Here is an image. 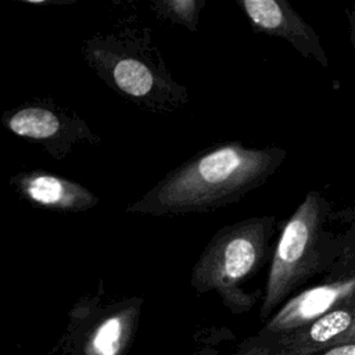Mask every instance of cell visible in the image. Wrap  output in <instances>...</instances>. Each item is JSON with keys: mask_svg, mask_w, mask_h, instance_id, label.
Listing matches in <instances>:
<instances>
[{"mask_svg": "<svg viewBox=\"0 0 355 355\" xmlns=\"http://www.w3.org/2000/svg\"><path fill=\"white\" fill-rule=\"evenodd\" d=\"M143 300H107L98 293L82 297L69 312L64 349L69 355H126L139 327Z\"/></svg>", "mask_w": 355, "mask_h": 355, "instance_id": "5", "label": "cell"}, {"mask_svg": "<svg viewBox=\"0 0 355 355\" xmlns=\"http://www.w3.org/2000/svg\"><path fill=\"white\" fill-rule=\"evenodd\" d=\"M251 26L257 32L287 40L304 57L315 58L322 67L329 60L315 29L286 0H239Z\"/></svg>", "mask_w": 355, "mask_h": 355, "instance_id": "8", "label": "cell"}, {"mask_svg": "<svg viewBox=\"0 0 355 355\" xmlns=\"http://www.w3.org/2000/svg\"><path fill=\"white\" fill-rule=\"evenodd\" d=\"M315 355H355V341L331 347V348H329L323 352L315 354Z\"/></svg>", "mask_w": 355, "mask_h": 355, "instance_id": "13", "label": "cell"}, {"mask_svg": "<svg viewBox=\"0 0 355 355\" xmlns=\"http://www.w3.org/2000/svg\"><path fill=\"white\" fill-rule=\"evenodd\" d=\"M205 0H157L151 3L153 11L173 24L184 25L190 32L197 31L198 17Z\"/></svg>", "mask_w": 355, "mask_h": 355, "instance_id": "11", "label": "cell"}, {"mask_svg": "<svg viewBox=\"0 0 355 355\" xmlns=\"http://www.w3.org/2000/svg\"><path fill=\"white\" fill-rule=\"evenodd\" d=\"M352 341H355V322H354V324H352L351 330L344 336V338L341 340V343H340V344H344V343H352ZM340 344H338V345H340Z\"/></svg>", "mask_w": 355, "mask_h": 355, "instance_id": "15", "label": "cell"}, {"mask_svg": "<svg viewBox=\"0 0 355 355\" xmlns=\"http://www.w3.org/2000/svg\"><path fill=\"white\" fill-rule=\"evenodd\" d=\"M10 184L26 202L54 212H82L98 202L87 187L43 169L19 172L10 179Z\"/></svg>", "mask_w": 355, "mask_h": 355, "instance_id": "9", "label": "cell"}, {"mask_svg": "<svg viewBox=\"0 0 355 355\" xmlns=\"http://www.w3.org/2000/svg\"><path fill=\"white\" fill-rule=\"evenodd\" d=\"M286 157V150L277 146L252 148L239 141L215 144L172 169L126 211L175 216L218 209L262 186Z\"/></svg>", "mask_w": 355, "mask_h": 355, "instance_id": "1", "label": "cell"}, {"mask_svg": "<svg viewBox=\"0 0 355 355\" xmlns=\"http://www.w3.org/2000/svg\"><path fill=\"white\" fill-rule=\"evenodd\" d=\"M355 322V297L277 338L279 355H315L341 343Z\"/></svg>", "mask_w": 355, "mask_h": 355, "instance_id": "10", "label": "cell"}, {"mask_svg": "<svg viewBox=\"0 0 355 355\" xmlns=\"http://www.w3.org/2000/svg\"><path fill=\"white\" fill-rule=\"evenodd\" d=\"M82 54L114 92L151 112L171 114L189 100L186 87L168 71L147 26L119 21L86 39Z\"/></svg>", "mask_w": 355, "mask_h": 355, "instance_id": "2", "label": "cell"}, {"mask_svg": "<svg viewBox=\"0 0 355 355\" xmlns=\"http://www.w3.org/2000/svg\"><path fill=\"white\" fill-rule=\"evenodd\" d=\"M329 202L316 190L308 191L286 222L277 240L263 290L259 319L265 323L315 273L322 270L319 250Z\"/></svg>", "mask_w": 355, "mask_h": 355, "instance_id": "4", "label": "cell"}, {"mask_svg": "<svg viewBox=\"0 0 355 355\" xmlns=\"http://www.w3.org/2000/svg\"><path fill=\"white\" fill-rule=\"evenodd\" d=\"M276 218L254 216L219 229L193 266L191 287L202 294L216 291L234 315L248 312L261 291L245 293L243 284L252 279L272 255L270 239Z\"/></svg>", "mask_w": 355, "mask_h": 355, "instance_id": "3", "label": "cell"}, {"mask_svg": "<svg viewBox=\"0 0 355 355\" xmlns=\"http://www.w3.org/2000/svg\"><path fill=\"white\" fill-rule=\"evenodd\" d=\"M355 297V270L302 290L288 298L261 327L258 334L277 338L324 315Z\"/></svg>", "mask_w": 355, "mask_h": 355, "instance_id": "7", "label": "cell"}, {"mask_svg": "<svg viewBox=\"0 0 355 355\" xmlns=\"http://www.w3.org/2000/svg\"><path fill=\"white\" fill-rule=\"evenodd\" d=\"M1 123L15 136L40 144L57 159L69 155L76 144L98 141L82 118L51 100L25 101L6 111Z\"/></svg>", "mask_w": 355, "mask_h": 355, "instance_id": "6", "label": "cell"}, {"mask_svg": "<svg viewBox=\"0 0 355 355\" xmlns=\"http://www.w3.org/2000/svg\"><path fill=\"white\" fill-rule=\"evenodd\" d=\"M347 15H348V21H349V32H351V43L355 51V1L352 3L351 8L347 10Z\"/></svg>", "mask_w": 355, "mask_h": 355, "instance_id": "14", "label": "cell"}, {"mask_svg": "<svg viewBox=\"0 0 355 355\" xmlns=\"http://www.w3.org/2000/svg\"><path fill=\"white\" fill-rule=\"evenodd\" d=\"M232 355H279L276 340L255 334L243 341Z\"/></svg>", "mask_w": 355, "mask_h": 355, "instance_id": "12", "label": "cell"}]
</instances>
